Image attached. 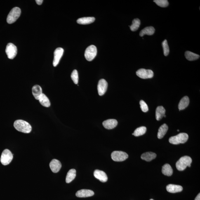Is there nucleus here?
<instances>
[{"instance_id":"f257e3e1","label":"nucleus","mask_w":200,"mask_h":200,"mask_svg":"<svg viewBox=\"0 0 200 200\" xmlns=\"http://www.w3.org/2000/svg\"><path fill=\"white\" fill-rule=\"evenodd\" d=\"M14 126L17 130L22 133H28L32 131V126L24 120H16L14 123Z\"/></svg>"},{"instance_id":"f03ea898","label":"nucleus","mask_w":200,"mask_h":200,"mask_svg":"<svg viewBox=\"0 0 200 200\" xmlns=\"http://www.w3.org/2000/svg\"><path fill=\"white\" fill-rule=\"evenodd\" d=\"M192 162V159L189 156H183L177 162L176 166L177 169L179 171H183L187 166L190 167Z\"/></svg>"},{"instance_id":"7ed1b4c3","label":"nucleus","mask_w":200,"mask_h":200,"mask_svg":"<svg viewBox=\"0 0 200 200\" xmlns=\"http://www.w3.org/2000/svg\"><path fill=\"white\" fill-rule=\"evenodd\" d=\"M188 135L187 133H182L175 136L170 137L169 139V142L173 145H178L180 144H184L187 142L188 139Z\"/></svg>"},{"instance_id":"20e7f679","label":"nucleus","mask_w":200,"mask_h":200,"mask_svg":"<svg viewBox=\"0 0 200 200\" xmlns=\"http://www.w3.org/2000/svg\"><path fill=\"white\" fill-rule=\"evenodd\" d=\"M21 14V10L18 7H15L12 9L8 16L7 22L9 24H12L16 21Z\"/></svg>"},{"instance_id":"39448f33","label":"nucleus","mask_w":200,"mask_h":200,"mask_svg":"<svg viewBox=\"0 0 200 200\" xmlns=\"http://www.w3.org/2000/svg\"><path fill=\"white\" fill-rule=\"evenodd\" d=\"M97 53V49L96 47L94 45H90L85 50V58L89 61H91L95 58Z\"/></svg>"},{"instance_id":"423d86ee","label":"nucleus","mask_w":200,"mask_h":200,"mask_svg":"<svg viewBox=\"0 0 200 200\" xmlns=\"http://www.w3.org/2000/svg\"><path fill=\"white\" fill-rule=\"evenodd\" d=\"M13 158V155L10 151L8 149H5L1 155V162L3 165H7L11 162Z\"/></svg>"},{"instance_id":"0eeeda50","label":"nucleus","mask_w":200,"mask_h":200,"mask_svg":"<svg viewBox=\"0 0 200 200\" xmlns=\"http://www.w3.org/2000/svg\"><path fill=\"white\" fill-rule=\"evenodd\" d=\"M128 158V154L123 151H115L111 154V158L113 161L116 162L124 161Z\"/></svg>"},{"instance_id":"6e6552de","label":"nucleus","mask_w":200,"mask_h":200,"mask_svg":"<svg viewBox=\"0 0 200 200\" xmlns=\"http://www.w3.org/2000/svg\"><path fill=\"white\" fill-rule=\"evenodd\" d=\"M6 53L8 58L13 60L14 58L17 53V48L15 45L12 43H9L6 48Z\"/></svg>"},{"instance_id":"1a4fd4ad","label":"nucleus","mask_w":200,"mask_h":200,"mask_svg":"<svg viewBox=\"0 0 200 200\" xmlns=\"http://www.w3.org/2000/svg\"><path fill=\"white\" fill-rule=\"evenodd\" d=\"M136 74L138 77L143 79L152 78L154 75V72L150 69H140L136 72Z\"/></svg>"},{"instance_id":"9d476101","label":"nucleus","mask_w":200,"mask_h":200,"mask_svg":"<svg viewBox=\"0 0 200 200\" xmlns=\"http://www.w3.org/2000/svg\"><path fill=\"white\" fill-rule=\"evenodd\" d=\"M64 53L63 49L61 48H57L54 53V59L53 64L54 67L58 65Z\"/></svg>"},{"instance_id":"9b49d317","label":"nucleus","mask_w":200,"mask_h":200,"mask_svg":"<svg viewBox=\"0 0 200 200\" xmlns=\"http://www.w3.org/2000/svg\"><path fill=\"white\" fill-rule=\"evenodd\" d=\"M108 84L107 81L104 79L100 80L98 85V90L99 95L102 96L107 92Z\"/></svg>"},{"instance_id":"f8f14e48","label":"nucleus","mask_w":200,"mask_h":200,"mask_svg":"<svg viewBox=\"0 0 200 200\" xmlns=\"http://www.w3.org/2000/svg\"><path fill=\"white\" fill-rule=\"evenodd\" d=\"M49 166L52 172L53 173H57L61 168L62 165L58 160L53 159L50 162Z\"/></svg>"},{"instance_id":"ddd939ff","label":"nucleus","mask_w":200,"mask_h":200,"mask_svg":"<svg viewBox=\"0 0 200 200\" xmlns=\"http://www.w3.org/2000/svg\"><path fill=\"white\" fill-rule=\"evenodd\" d=\"M94 195L93 191L88 189H81L77 191L76 194L77 197L79 198H86L93 196Z\"/></svg>"},{"instance_id":"4468645a","label":"nucleus","mask_w":200,"mask_h":200,"mask_svg":"<svg viewBox=\"0 0 200 200\" xmlns=\"http://www.w3.org/2000/svg\"><path fill=\"white\" fill-rule=\"evenodd\" d=\"M94 176L97 179L102 182L107 180V176L105 172L99 170H96L94 172Z\"/></svg>"},{"instance_id":"2eb2a0df","label":"nucleus","mask_w":200,"mask_h":200,"mask_svg":"<svg viewBox=\"0 0 200 200\" xmlns=\"http://www.w3.org/2000/svg\"><path fill=\"white\" fill-rule=\"evenodd\" d=\"M103 125L107 129H112L115 128L118 124L117 120L114 119H109L104 121Z\"/></svg>"},{"instance_id":"dca6fc26","label":"nucleus","mask_w":200,"mask_h":200,"mask_svg":"<svg viewBox=\"0 0 200 200\" xmlns=\"http://www.w3.org/2000/svg\"><path fill=\"white\" fill-rule=\"evenodd\" d=\"M166 189L168 192L171 193L180 192L183 190L182 186L173 184H169L167 186Z\"/></svg>"},{"instance_id":"f3484780","label":"nucleus","mask_w":200,"mask_h":200,"mask_svg":"<svg viewBox=\"0 0 200 200\" xmlns=\"http://www.w3.org/2000/svg\"><path fill=\"white\" fill-rule=\"evenodd\" d=\"M32 93L34 98L36 100H39L40 97L43 93L42 89L39 85H35L32 88Z\"/></svg>"},{"instance_id":"a211bd4d","label":"nucleus","mask_w":200,"mask_h":200,"mask_svg":"<svg viewBox=\"0 0 200 200\" xmlns=\"http://www.w3.org/2000/svg\"><path fill=\"white\" fill-rule=\"evenodd\" d=\"M95 19L94 17H84V18L78 19L77 22L81 25H87L92 23L95 21Z\"/></svg>"},{"instance_id":"6ab92c4d","label":"nucleus","mask_w":200,"mask_h":200,"mask_svg":"<svg viewBox=\"0 0 200 200\" xmlns=\"http://www.w3.org/2000/svg\"><path fill=\"white\" fill-rule=\"evenodd\" d=\"M166 110L162 106H159L156 111V118L157 121H160L164 117Z\"/></svg>"},{"instance_id":"aec40b11","label":"nucleus","mask_w":200,"mask_h":200,"mask_svg":"<svg viewBox=\"0 0 200 200\" xmlns=\"http://www.w3.org/2000/svg\"><path fill=\"white\" fill-rule=\"evenodd\" d=\"M189 104V97L185 96L183 97L180 100L178 105V108L180 111L184 110L188 107Z\"/></svg>"},{"instance_id":"412c9836","label":"nucleus","mask_w":200,"mask_h":200,"mask_svg":"<svg viewBox=\"0 0 200 200\" xmlns=\"http://www.w3.org/2000/svg\"><path fill=\"white\" fill-rule=\"evenodd\" d=\"M155 32V29L153 27H149L144 28L140 31V35L143 37L144 35H152Z\"/></svg>"},{"instance_id":"4be33fe9","label":"nucleus","mask_w":200,"mask_h":200,"mask_svg":"<svg viewBox=\"0 0 200 200\" xmlns=\"http://www.w3.org/2000/svg\"><path fill=\"white\" fill-rule=\"evenodd\" d=\"M156 155L155 153L152 152H147L144 153L142 155L141 158L142 160L147 162H150L155 159Z\"/></svg>"},{"instance_id":"5701e85b","label":"nucleus","mask_w":200,"mask_h":200,"mask_svg":"<svg viewBox=\"0 0 200 200\" xmlns=\"http://www.w3.org/2000/svg\"><path fill=\"white\" fill-rule=\"evenodd\" d=\"M168 129V125L166 124H163L159 128L158 130L157 136L159 139H162L166 134Z\"/></svg>"},{"instance_id":"b1692460","label":"nucleus","mask_w":200,"mask_h":200,"mask_svg":"<svg viewBox=\"0 0 200 200\" xmlns=\"http://www.w3.org/2000/svg\"><path fill=\"white\" fill-rule=\"evenodd\" d=\"M39 102L43 107H49L50 105V103L49 99L46 95L42 93L39 99Z\"/></svg>"},{"instance_id":"393cba45","label":"nucleus","mask_w":200,"mask_h":200,"mask_svg":"<svg viewBox=\"0 0 200 200\" xmlns=\"http://www.w3.org/2000/svg\"><path fill=\"white\" fill-rule=\"evenodd\" d=\"M173 168L170 165L166 164L162 166V173L163 175L167 176H170L173 175Z\"/></svg>"},{"instance_id":"a878e982","label":"nucleus","mask_w":200,"mask_h":200,"mask_svg":"<svg viewBox=\"0 0 200 200\" xmlns=\"http://www.w3.org/2000/svg\"><path fill=\"white\" fill-rule=\"evenodd\" d=\"M76 176V170L75 169H71L68 172L66 176V182L68 184L74 180Z\"/></svg>"},{"instance_id":"bb28decb","label":"nucleus","mask_w":200,"mask_h":200,"mask_svg":"<svg viewBox=\"0 0 200 200\" xmlns=\"http://www.w3.org/2000/svg\"><path fill=\"white\" fill-rule=\"evenodd\" d=\"M185 56L186 59L189 61H193L199 59L200 56L192 52L187 51L185 53Z\"/></svg>"},{"instance_id":"cd10ccee","label":"nucleus","mask_w":200,"mask_h":200,"mask_svg":"<svg viewBox=\"0 0 200 200\" xmlns=\"http://www.w3.org/2000/svg\"><path fill=\"white\" fill-rule=\"evenodd\" d=\"M140 25V21L138 18L133 20L132 25L129 26L130 30L133 32L136 31L139 29Z\"/></svg>"},{"instance_id":"c85d7f7f","label":"nucleus","mask_w":200,"mask_h":200,"mask_svg":"<svg viewBox=\"0 0 200 200\" xmlns=\"http://www.w3.org/2000/svg\"><path fill=\"white\" fill-rule=\"evenodd\" d=\"M146 131L147 128L145 126H141L136 129L133 135L135 136H139L144 135Z\"/></svg>"},{"instance_id":"c756f323","label":"nucleus","mask_w":200,"mask_h":200,"mask_svg":"<svg viewBox=\"0 0 200 200\" xmlns=\"http://www.w3.org/2000/svg\"><path fill=\"white\" fill-rule=\"evenodd\" d=\"M163 50V53L165 56H167L169 53V47L168 42L166 40H165L162 43Z\"/></svg>"},{"instance_id":"7c9ffc66","label":"nucleus","mask_w":200,"mask_h":200,"mask_svg":"<svg viewBox=\"0 0 200 200\" xmlns=\"http://www.w3.org/2000/svg\"><path fill=\"white\" fill-rule=\"evenodd\" d=\"M158 6L162 8H165L169 5V2L167 0H155L154 1Z\"/></svg>"},{"instance_id":"2f4dec72","label":"nucleus","mask_w":200,"mask_h":200,"mask_svg":"<svg viewBox=\"0 0 200 200\" xmlns=\"http://www.w3.org/2000/svg\"><path fill=\"white\" fill-rule=\"evenodd\" d=\"M71 78L74 83L75 84H78L79 81V76H78V72L77 70L73 71L71 75Z\"/></svg>"},{"instance_id":"473e14b6","label":"nucleus","mask_w":200,"mask_h":200,"mask_svg":"<svg viewBox=\"0 0 200 200\" xmlns=\"http://www.w3.org/2000/svg\"><path fill=\"white\" fill-rule=\"evenodd\" d=\"M140 105L141 109L143 112H147L149 110L148 107L146 103L143 100H141L140 102Z\"/></svg>"},{"instance_id":"72a5a7b5","label":"nucleus","mask_w":200,"mask_h":200,"mask_svg":"<svg viewBox=\"0 0 200 200\" xmlns=\"http://www.w3.org/2000/svg\"><path fill=\"white\" fill-rule=\"evenodd\" d=\"M36 3L38 5H41L43 3V0H36Z\"/></svg>"},{"instance_id":"f704fd0d","label":"nucleus","mask_w":200,"mask_h":200,"mask_svg":"<svg viewBox=\"0 0 200 200\" xmlns=\"http://www.w3.org/2000/svg\"><path fill=\"white\" fill-rule=\"evenodd\" d=\"M195 200H200V194L199 193L198 195L196 196Z\"/></svg>"},{"instance_id":"c9c22d12","label":"nucleus","mask_w":200,"mask_h":200,"mask_svg":"<svg viewBox=\"0 0 200 200\" xmlns=\"http://www.w3.org/2000/svg\"><path fill=\"white\" fill-rule=\"evenodd\" d=\"M177 131L179 132V131H180V130H177Z\"/></svg>"},{"instance_id":"e433bc0d","label":"nucleus","mask_w":200,"mask_h":200,"mask_svg":"<svg viewBox=\"0 0 200 200\" xmlns=\"http://www.w3.org/2000/svg\"><path fill=\"white\" fill-rule=\"evenodd\" d=\"M150 200H154V199H150Z\"/></svg>"}]
</instances>
